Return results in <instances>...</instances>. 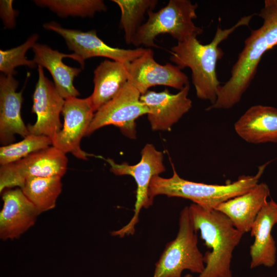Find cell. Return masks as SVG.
<instances>
[{"label":"cell","mask_w":277,"mask_h":277,"mask_svg":"<svg viewBox=\"0 0 277 277\" xmlns=\"http://www.w3.org/2000/svg\"><path fill=\"white\" fill-rule=\"evenodd\" d=\"M259 16L262 25L251 30L245 40L230 78L221 86L210 109H228L238 104L254 79L263 54L277 45V0H265Z\"/></svg>","instance_id":"1"},{"label":"cell","mask_w":277,"mask_h":277,"mask_svg":"<svg viewBox=\"0 0 277 277\" xmlns=\"http://www.w3.org/2000/svg\"><path fill=\"white\" fill-rule=\"evenodd\" d=\"M253 15L241 17L229 28L222 29L218 26L213 39L207 44H202L197 37L192 36L177 42L171 48V61L181 69H190L192 82L198 98L208 100L211 105L215 103L221 86L216 68L217 62L224 55L219 45L238 28L248 26Z\"/></svg>","instance_id":"2"},{"label":"cell","mask_w":277,"mask_h":277,"mask_svg":"<svg viewBox=\"0 0 277 277\" xmlns=\"http://www.w3.org/2000/svg\"><path fill=\"white\" fill-rule=\"evenodd\" d=\"M18 81L13 75L0 76V143L11 144L15 134L25 137L30 134L21 116L22 91L17 92Z\"/></svg>","instance_id":"17"},{"label":"cell","mask_w":277,"mask_h":277,"mask_svg":"<svg viewBox=\"0 0 277 277\" xmlns=\"http://www.w3.org/2000/svg\"><path fill=\"white\" fill-rule=\"evenodd\" d=\"M197 3L189 0H170L156 12L147 11L148 18L137 30L132 41L136 47L141 45L148 47H157L154 43L156 37L169 34L177 42L201 34L203 29L195 25L197 17Z\"/></svg>","instance_id":"5"},{"label":"cell","mask_w":277,"mask_h":277,"mask_svg":"<svg viewBox=\"0 0 277 277\" xmlns=\"http://www.w3.org/2000/svg\"><path fill=\"white\" fill-rule=\"evenodd\" d=\"M62 177H33L27 179L20 188L39 214L54 208L62 189Z\"/></svg>","instance_id":"22"},{"label":"cell","mask_w":277,"mask_h":277,"mask_svg":"<svg viewBox=\"0 0 277 277\" xmlns=\"http://www.w3.org/2000/svg\"><path fill=\"white\" fill-rule=\"evenodd\" d=\"M32 49L34 54L33 60L36 65L49 71L55 88L62 97L66 100L80 95L73 81L85 66V62L81 57L73 53H63L37 43Z\"/></svg>","instance_id":"14"},{"label":"cell","mask_w":277,"mask_h":277,"mask_svg":"<svg viewBox=\"0 0 277 277\" xmlns=\"http://www.w3.org/2000/svg\"><path fill=\"white\" fill-rule=\"evenodd\" d=\"M52 146L50 137L29 134L18 142L0 148V164L5 165L17 161L30 154Z\"/></svg>","instance_id":"25"},{"label":"cell","mask_w":277,"mask_h":277,"mask_svg":"<svg viewBox=\"0 0 277 277\" xmlns=\"http://www.w3.org/2000/svg\"><path fill=\"white\" fill-rule=\"evenodd\" d=\"M153 55L152 50L148 48L142 55L127 63L128 81L141 95L156 85L181 90L189 83L188 76L178 66L169 63L161 65L155 61Z\"/></svg>","instance_id":"13"},{"label":"cell","mask_w":277,"mask_h":277,"mask_svg":"<svg viewBox=\"0 0 277 277\" xmlns=\"http://www.w3.org/2000/svg\"><path fill=\"white\" fill-rule=\"evenodd\" d=\"M189 83L176 94L167 89L161 92L148 90L142 94L141 101L147 107L148 119L153 130H169L172 125L192 107L188 97Z\"/></svg>","instance_id":"15"},{"label":"cell","mask_w":277,"mask_h":277,"mask_svg":"<svg viewBox=\"0 0 277 277\" xmlns=\"http://www.w3.org/2000/svg\"><path fill=\"white\" fill-rule=\"evenodd\" d=\"M3 206L0 212V238H18L34 225L39 213L20 188L2 192Z\"/></svg>","instance_id":"16"},{"label":"cell","mask_w":277,"mask_h":277,"mask_svg":"<svg viewBox=\"0 0 277 277\" xmlns=\"http://www.w3.org/2000/svg\"><path fill=\"white\" fill-rule=\"evenodd\" d=\"M43 27L62 36L68 49L84 62L93 57H104L113 61L129 63L142 55L148 49H127L111 47L98 37L95 30L83 31L67 29L55 22L46 23Z\"/></svg>","instance_id":"11"},{"label":"cell","mask_w":277,"mask_h":277,"mask_svg":"<svg viewBox=\"0 0 277 277\" xmlns=\"http://www.w3.org/2000/svg\"><path fill=\"white\" fill-rule=\"evenodd\" d=\"M141 96L140 92L128 81L116 95L95 112L86 136L104 126L113 125L126 136L135 138V120L149 112Z\"/></svg>","instance_id":"8"},{"label":"cell","mask_w":277,"mask_h":277,"mask_svg":"<svg viewBox=\"0 0 277 277\" xmlns=\"http://www.w3.org/2000/svg\"><path fill=\"white\" fill-rule=\"evenodd\" d=\"M188 208L195 230L200 231L205 245L211 250L204 255L206 265L197 277H232V253L244 233L227 216L215 209L207 210L194 203Z\"/></svg>","instance_id":"3"},{"label":"cell","mask_w":277,"mask_h":277,"mask_svg":"<svg viewBox=\"0 0 277 277\" xmlns=\"http://www.w3.org/2000/svg\"><path fill=\"white\" fill-rule=\"evenodd\" d=\"M276 223L277 203L271 200L261 210L250 230L251 235L254 238L250 247L251 269L260 265L272 267L275 265L276 248L271 230Z\"/></svg>","instance_id":"18"},{"label":"cell","mask_w":277,"mask_h":277,"mask_svg":"<svg viewBox=\"0 0 277 277\" xmlns=\"http://www.w3.org/2000/svg\"><path fill=\"white\" fill-rule=\"evenodd\" d=\"M94 111L90 96L65 100L62 112L64 118L62 129L52 138V146L65 154L70 153L78 159L86 160L90 155L81 147Z\"/></svg>","instance_id":"10"},{"label":"cell","mask_w":277,"mask_h":277,"mask_svg":"<svg viewBox=\"0 0 277 277\" xmlns=\"http://www.w3.org/2000/svg\"><path fill=\"white\" fill-rule=\"evenodd\" d=\"M67 165L66 154L53 146L32 153L1 166L0 192L13 187L21 188L30 177H62L67 171Z\"/></svg>","instance_id":"9"},{"label":"cell","mask_w":277,"mask_h":277,"mask_svg":"<svg viewBox=\"0 0 277 277\" xmlns=\"http://www.w3.org/2000/svg\"><path fill=\"white\" fill-rule=\"evenodd\" d=\"M234 127L237 134L249 143H277V109L252 106L235 123Z\"/></svg>","instance_id":"20"},{"label":"cell","mask_w":277,"mask_h":277,"mask_svg":"<svg viewBox=\"0 0 277 277\" xmlns=\"http://www.w3.org/2000/svg\"><path fill=\"white\" fill-rule=\"evenodd\" d=\"M127 63L105 60L94 70V89L90 97L94 112L116 95L128 81Z\"/></svg>","instance_id":"21"},{"label":"cell","mask_w":277,"mask_h":277,"mask_svg":"<svg viewBox=\"0 0 277 277\" xmlns=\"http://www.w3.org/2000/svg\"><path fill=\"white\" fill-rule=\"evenodd\" d=\"M269 163L260 166L256 174L242 175L233 183L225 185L207 184L189 181L181 177L173 166V175L164 178L156 175L151 180L149 197L152 202L159 195L189 200L207 210L215 209L220 204L251 189L259 183Z\"/></svg>","instance_id":"4"},{"label":"cell","mask_w":277,"mask_h":277,"mask_svg":"<svg viewBox=\"0 0 277 277\" xmlns=\"http://www.w3.org/2000/svg\"><path fill=\"white\" fill-rule=\"evenodd\" d=\"M110 166V171L116 175H128L133 177L137 185L134 214L130 221L120 229L111 232L113 236L123 238L133 235L135 226L139 221L142 208H148L153 204L149 197V188L151 179L165 171L163 164V153L151 144H146L141 151V159L136 164L127 163H116L112 159L106 160Z\"/></svg>","instance_id":"7"},{"label":"cell","mask_w":277,"mask_h":277,"mask_svg":"<svg viewBox=\"0 0 277 277\" xmlns=\"http://www.w3.org/2000/svg\"><path fill=\"white\" fill-rule=\"evenodd\" d=\"M34 2L62 17H92L96 12L107 10L106 5L102 0H35Z\"/></svg>","instance_id":"24"},{"label":"cell","mask_w":277,"mask_h":277,"mask_svg":"<svg viewBox=\"0 0 277 277\" xmlns=\"http://www.w3.org/2000/svg\"><path fill=\"white\" fill-rule=\"evenodd\" d=\"M13 1H0V15L6 28L12 29L15 27V18L18 12L12 7Z\"/></svg>","instance_id":"27"},{"label":"cell","mask_w":277,"mask_h":277,"mask_svg":"<svg viewBox=\"0 0 277 277\" xmlns=\"http://www.w3.org/2000/svg\"><path fill=\"white\" fill-rule=\"evenodd\" d=\"M121 10L120 26L124 30L126 43L132 44L134 35L141 26L144 15L152 10L157 5L156 0H113Z\"/></svg>","instance_id":"23"},{"label":"cell","mask_w":277,"mask_h":277,"mask_svg":"<svg viewBox=\"0 0 277 277\" xmlns=\"http://www.w3.org/2000/svg\"><path fill=\"white\" fill-rule=\"evenodd\" d=\"M38 78L33 92L31 112L36 121L27 126L30 134L52 138L63 127L60 120L65 100L57 91L54 84L45 75L43 68L38 66Z\"/></svg>","instance_id":"12"},{"label":"cell","mask_w":277,"mask_h":277,"mask_svg":"<svg viewBox=\"0 0 277 277\" xmlns=\"http://www.w3.org/2000/svg\"><path fill=\"white\" fill-rule=\"evenodd\" d=\"M38 38L37 34L31 35L22 45L9 50H0V71L6 75H13L16 73L15 68L19 66H25L30 68L36 67L33 60L26 58L27 51L36 43Z\"/></svg>","instance_id":"26"},{"label":"cell","mask_w":277,"mask_h":277,"mask_svg":"<svg viewBox=\"0 0 277 277\" xmlns=\"http://www.w3.org/2000/svg\"><path fill=\"white\" fill-rule=\"evenodd\" d=\"M182 277H193V276L190 274H187L185 275V276H182Z\"/></svg>","instance_id":"28"},{"label":"cell","mask_w":277,"mask_h":277,"mask_svg":"<svg viewBox=\"0 0 277 277\" xmlns=\"http://www.w3.org/2000/svg\"><path fill=\"white\" fill-rule=\"evenodd\" d=\"M269 195L268 185L258 183L247 192L220 204L215 209L227 216L238 230L245 233L250 231Z\"/></svg>","instance_id":"19"},{"label":"cell","mask_w":277,"mask_h":277,"mask_svg":"<svg viewBox=\"0 0 277 277\" xmlns=\"http://www.w3.org/2000/svg\"><path fill=\"white\" fill-rule=\"evenodd\" d=\"M176 238L167 244L155 263L152 277H182L184 270L200 274L205 265L197 246V231L192 225L188 206L180 212Z\"/></svg>","instance_id":"6"}]
</instances>
